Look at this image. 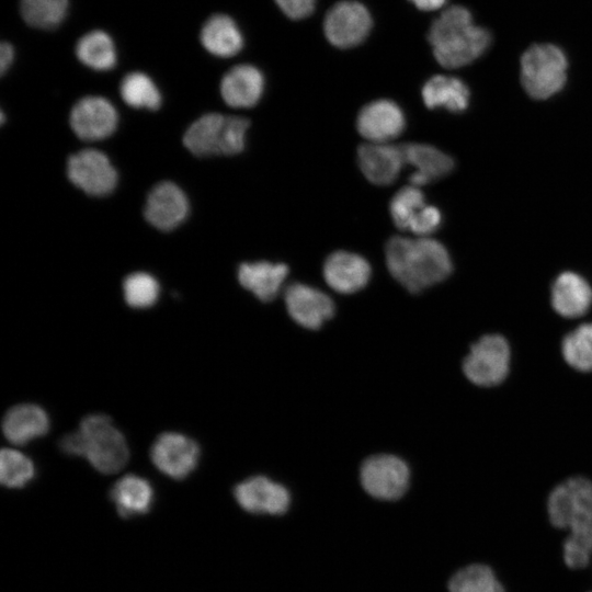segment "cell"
<instances>
[{"label": "cell", "mask_w": 592, "mask_h": 592, "mask_svg": "<svg viewBox=\"0 0 592 592\" xmlns=\"http://www.w3.org/2000/svg\"><path fill=\"white\" fill-rule=\"evenodd\" d=\"M4 118H5L4 113H3V111L1 110V124L4 123Z\"/></svg>", "instance_id": "obj_39"}, {"label": "cell", "mask_w": 592, "mask_h": 592, "mask_svg": "<svg viewBox=\"0 0 592 592\" xmlns=\"http://www.w3.org/2000/svg\"><path fill=\"white\" fill-rule=\"evenodd\" d=\"M401 109L390 100H375L361 109L356 118L358 133L368 143H388L405 129Z\"/></svg>", "instance_id": "obj_16"}, {"label": "cell", "mask_w": 592, "mask_h": 592, "mask_svg": "<svg viewBox=\"0 0 592 592\" xmlns=\"http://www.w3.org/2000/svg\"><path fill=\"white\" fill-rule=\"evenodd\" d=\"M401 147L405 163L414 168L409 177L411 185L421 187L447 175L454 168V160L434 146L410 143Z\"/></svg>", "instance_id": "obj_20"}, {"label": "cell", "mask_w": 592, "mask_h": 592, "mask_svg": "<svg viewBox=\"0 0 592 592\" xmlns=\"http://www.w3.org/2000/svg\"><path fill=\"white\" fill-rule=\"evenodd\" d=\"M110 497L123 517L145 514L150 510L153 491L148 480L126 475L115 482Z\"/></svg>", "instance_id": "obj_25"}, {"label": "cell", "mask_w": 592, "mask_h": 592, "mask_svg": "<svg viewBox=\"0 0 592 592\" xmlns=\"http://www.w3.org/2000/svg\"><path fill=\"white\" fill-rule=\"evenodd\" d=\"M323 278L340 294H354L363 289L372 275L369 263L360 254L348 251L331 253L323 264Z\"/></svg>", "instance_id": "obj_17"}, {"label": "cell", "mask_w": 592, "mask_h": 592, "mask_svg": "<svg viewBox=\"0 0 592 592\" xmlns=\"http://www.w3.org/2000/svg\"><path fill=\"white\" fill-rule=\"evenodd\" d=\"M357 161L365 178L376 185L392 183L405 163L401 145L366 143L358 147Z\"/></svg>", "instance_id": "obj_18"}, {"label": "cell", "mask_w": 592, "mask_h": 592, "mask_svg": "<svg viewBox=\"0 0 592 592\" xmlns=\"http://www.w3.org/2000/svg\"><path fill=\"white\" fill-rule=\"evenodd\" d=\"M287 275L286 264L267 261L244 262L238 269L240 285L264 303L277 297Z\"/></svg>", "instance_id": "obj_22"}, {"label": "cell", "mask_w": 592, "mask_h": 592, "mask_svg": "<svg viewBox=\"0 0 592 592\" xmlns=\"http://www.w3.org/2000/svg\"><path fill=\"white\" fill-rule=\"evenodd\" d=\"M155 466L173 479H183L196 467L200 448L192 439L174 432L157 437L150 449Z\"/></svg>", "instance_id": "obj_13"}, {"label": "cell", "mask_w": 592, "mask_h": 592, "mask_svg": "<svg viewBox=\"0 0 592 592\" xmlns=\"http://www.w3.org/2000/svg\"><path fill=\"white\" fill-rule=\"evenodd\" d=\"M317 0H275L282 12L293 19L300 20L310 15Z\"/></svg>", "instance_id": "obj_36"}, {"label": "cell", "mask_w": 592, "mask_h": 592, "mask_svg": "<svg viewBox=\"0 0 592 592\" xmlns=\"http://www.w3.org/2000/svg\"><path fill=\"white\" fill-rule=\"evenodd\" d=\"M284 304L291 319L308 330L320 329L335 312L330 296L303 283H292L285 288Z\"/></svg>", "instance_id": "obj_11"}, {"label": "cell", "mask_w": 592, "mask_h": 592, "mask_svg": "<svg viewBox=\"0 0 592 592\" xmlns=\"http://www.w3.org/2000/svg\"><path fill=\"white\" fill-rule=\"evenodd\" d=\"M264 90V77L252 65H237L220 81V94L231 107L244 109L255 105Z\"/></svg>", "instance_id": "obj_19"}, {"label": "cell", "mask_w": 592, "mask_h": 592, "mask_svg": "<svg viewBox=\"0 0 592 592\" xmlns=\"http://www.w3.org/2000/svg\"><path fill=\"white\" fill-rule=\"evenodd\" d=\"M411 1L419 10L423 11H433L443 7L446 0H409Z\"/></svg>", "instance_id": "obj_38"}, {"label": "cell", "mask_w": 592, "mask_h": 592, "mask_svg": "<svg viewBox=\"0 0 592 592\" xmlns=\"http://www.w3.org/2000/svg\"><path fill=\"white\" fill-rule=\"evenodd\" d=\"M59 445L68 455L86 457L103 474L117 473L128 460L126 441L105 414L87 415L79 429L65 435Z\"/></svg>", "instance_id": "obj_4"}, {"label": "cell", "mask_w": 592, "mask_h": 592, "mask_svg": "<svg viewBox=\"0 0 592 592\" xmlns=\"http://www.w3.org/2000/svg\"><path fill=\"white\" fill-rule=\"evenodd\" d=\"M14 59V49L13 46L8 42H2L0 46V72L4 75L5 71L10 68Z\"/></svg>", "instance_id": "obj_37"}, {"label": "cell", "mask_w": 592, "mask_h": 592, "mask_svg": "<svg viewBox=\"0 0 592 592\" xmlns=\"http://www.w3.org/2000/svg\"><path fill=\"white\" fill-rule=\"evenodd\" d=\"M238 504L254 514H284L291 504L289 491L283 485L265 477L253 476L234 489Z\"/></svg>", "instance_id": "obj_14"}, {"label": "cell", "mask_w": 592, "mask_h": 592, "mask_svg": "<svg viewBox=\"0 0 592 592\" xmlns=\"http://www.w3.org/2000/svg\"><path fill=\"white\" fill-rule=\"evenodd\" d=\"M442 215L439 208L432 205H425L422 210L412 220L409 231L417 237H429L441 225Z\"/></svg>", "instance_id": "obj_35"}, {"label": "cell", "mask_w": 592, "mask_h": 592, "mask_svg": "<svg viewBox=\"0 0 592 592\" xmlns=\"http://www.w3.org/2000/svg\"><path fill=\"white\" fill-rule=\"evenodd\" d=\"M117 112L112 103L96 95L78 100L69 115L72 132L86 141L101 140L111 136L117 126Z\"/></svg>", "instance_id": "obj_12"}, {"label": "cell", "mask_w": 592, "mask_h": 592, "mask_svg": "<svg viewBox=\"0 0 592 592\" xmlns=\"http://www.w3.org/2000/svg\"><path fill=\"white\" fill-rule=\"evenodd\" d=\"M428 39L436 61L454 69L480 57L490 46L491 34L474 22L469 10L454 5L433 21Z\"/></svg>", "instance_id": "obj_3"}, {"label": "cell", "mask_w": 592, "mask_h": 592, "mask_svg": "<svg viewBox=\"0 0 592 592\" xmlns=\"http://www.w3.org/2000/svg\"><path fill=\"white\" fill-rule=\"evenodd\" d=\"M123 101L135 109L158 110L161 104L160 92L146 73L135 71L127 73L119 86Z\"/></svg>", "instance_id": "obj_29"}, {"label": "cell", "mask_w": 592, "mask_h": 592, "mask_svg": "<svg viewBox=\"0 0 592 592\" xmlns=\"http://www.w3.org/2000/svg\"><path fill=\"white\" fill-rule=\"evenodd\" d=\"M189 208L185 193L175 183L162 181L150 190L144 216L156 229L170 231L185 219Z\"/></svg>", "instance_id": "obj_15"}, {"label": "cell", "mask_w": 592, "mask_h": 592, "mask_svg": "<svg viewBox=\"0 0 592 592\" xmlns=\"http://www.w3.org/2000/svg\"><path fill=\"white\" fill-rule=\"evenodd\" d=\"M123 292L130 307L148 308L158 299L159 283L149 273L135 272L124 278Z\"/></svg>", "instance_id": "obj_34"}, {"label": "cell", "mask_w": 592, "mask_h": 592, "mask_svg": "<svg viewBox=\"0 0 592 592\" xmlns=\"http://www.w3.org/2000/svg\"><path fill=\"white\" fill-rule=\"evenodd\" d=\"M69 0H20V12L26 24L54 30L68 14Z\"/></svg>", "instance_id": "obj_28"}, {"label": "cell", "mask_w": 592, "mask_h": 592, "mask_svg": "<svg viewBox=\"0 0 592 592\" xmlns=\"http://www.w3.org/2000/svg\"><path fill=\"white\" fill-rule=\"evenodd\" d=\"M203 47L214 56L228 58L243 47V36L237 23L227 14H214L204 23L201 35Z\"/></svg>", "instance_id": "obj_24"}, {"label": "cell", "mask_w": 592, "mask_h": 592, "mask_svg": "<svg viewBox=\"0 0 592 592\" xmlns=\"http://www.w3.org/2000/svg\"><path fill=\"white\" fill-rule=\"evenodd\" d=\"M449 592H505L492 569L470 565L458 570L448 582Z\"/></svg>", "instance_id": "obj_30"}, {"label": "cell", "mask_w": 592, "mask_h": 592, "mask_svg": "<svg viewBox=\"0 0 592 592\" xmlns=\"http://www.w3.org/2000/svg\"><path fill=\"white\" fill-rule=\"evenodd\" d=\"M547 511L554 526L569 531L563 543L566 565L585 567L592 554V483L583 477L565 480L550 492Z\"/></svg>", "instance_id": "obj_1"}, {"label": "cell", "mask_w": 592, "mask_h": 592, "mask_svg": "<svg viewBox=\"0 0 592 592\" xmlns=\"http://www.w3.org/2000/svg\"><path fill=\"white\" fill-rule=\"evenodd\" d=\"M249 126L244 117L207 113L187 127L183 144L197 157L237 155L244 148Z\"/></svg>", "instance_id": "obj_5"}, {"label": "cell", "mask_w": 592, "mask_h": 592, "mask_svg": "<svg viewBox=\"0 0 592 592\" xmlns=\"http://www.w3.org/2000/svg\"><path fill=\"white\" fill-rule=\"evenodd\" d=\"M373 20L367 8L353 0L333 4L323 20L327 39L338 48L361 44L369 34Z\"/></svg>", "instance_id": "obj_10"}, {"label": "cell", "mask_w": 592, "mask_h": 592, "mask_svg": "<svg viewBox=\"0 0 592 592\" xmlns=\"http://www.w3.org/2000/svg\"><path fill=\"white\" fill-rule=\"evenodd\" d=\"M561 351L566 362L581 372H592V323H583L562 340Z\"/></svg>", "instance_id": "obj_31"}, {"label": "cell", "mask_w": 592, "mask_h": 592, "mask_svg": "<svg viewBox=\"0 0 592 592\" xmlns=\"http://www.w3.org/2000/svg\"><path fill=\"white\" fill-rule=\"evenodd\" d=\"M76 56L84 66L99 71L112 69L116 64L114 42L101 30H93L78 39Z\"/></svg>", "instance_id": "obj_27"}, {"label": "cell", "mask_w": 592, "mask_h": 592, "mask_svg": "<svg viewBox=\"0 0 592 592\" xmlns=\"http://www.w3.org/2000/svg\"><path fill=\"white\" fill-rule=\"evenodd\" d=\"M469 89L458 78L436 75L431 77L422 88V99L429 109L443 107L458 113L467 109Z\"/></svg>", "instance_id": "obj_26"}, {"label": "cell", "mask_w": 592, "mask_h": 592, "mask_svg": "<svg viewBox=\"0 0 592 592\" xmlns=\"http://www.w3.org/2000/svg\"><path fill=\"white\" fill-rule=\"evenodd\" d=\"M425 205V197L420 187L411 184L401 187L392 196L389 205L394 224L400 230H409L412 220Z\"/></svg>", "instance_id": "obj_32"}, {"label": "cell", "mask_w": 592, "mask_h": 592, "mask_svg": "<svg viewBox=\"0 0 592 592\" xmlns=\"http://www.w3.org/2000/svg\"><path fill=\"white\" fill-rule=\"evenodd\" d=\"M510 346L500 334H487L475 342L463 362L466 377L478 386L503 382L509 373Z\"/></svg>", "instance_id": "obj_8"}, {"label": "cell", "mask_w": 592, "mask_h": 592, "mask_svg": "<svg viewBox=\"0 0 592 592\" xmlns=\"http://www.w3.org/2000/svg\"><path fill=\"white\" fill-rule=\"evenodd\" d=\"M360 481L363 489L375 499L398 500L409 488L410 468L396 455L375 454L362 463Z\"/></svg>", "instance_id": "obj_7"}, {"label": "cell", "mask_w": 592, "mask_h": 592, "mask_svg": "<svg viewBox=\"0 0 592 592\" xmlns=\"http://www.w3.org/2000/svg\"><path fill=\"white\" fill-rule=\"evenodd\" d=\"M385 254L390 275L411 294L441 283L453 270L446 248L430 237L395 236Z\"/></svg>", "instance_id": "obj_2"}, {"label": "cell", "mask_w": 592, "mask_h": 592, "mask_svg": "<svg viewBox=\"0 0 592 592\" xmlns=\"http://www.w3.org/2000/svg\"><path fill=\"white\" fill-rule=\"evenodd\" d=\"M69 181L91 196L112 193L117 183V172L105 153L96 149H82L67 160Z\"/></svg>", "instance_id": "obj_9"}, {"label": "cell", "mask_w": 592, "mask_h": 592, "mask_svg": "<svg viewBox=\"0 0 592 592\" xmlns=\"http://www.w3.org/2000/svg\"><path fill=\"white\" fill-rule=\"evenodd\" d=\"M551 305L566 318L583 316L592 305V287L574 272L559 274L551 287Z\"/></svg>", "instance_id": "obj_21"}, {"label": "cell", "mask_w": 592, "mask_h": 592, "mask_svg": "<svg viewBox=\"0 0 592 592\" xmlns=\"http://www.w3.org/2000/svg\"><path fill=\"white\" fill-rule=\"evenodd\" d=\"M568 61L561 48L535 44L521 58V82L533 99L543 100L559 92L567 80Z\"/></svg>", "instance_id": "obj_6"}, {"label": "cell", "mask_w": 592, "mask_h": 592, "mask_svg": "<svg viewBox=\"0 0 592 592\" xmlns=\"http://www.w3.org/2000/svg\"><path fill=\"white\" fill-rule=\"evenodd\" d=\"M48 428V415L39 406L33 403L12 407L2 422L5 439L15 445H23L45 435Z\"/></svg>", "instance_id": "obj_23"}, {"label": "cell", "mask_w": 592, "mask_h": 592, "mask_svg": "<svg viewBox=\"0 0 592 592\" xmlns=\"http://www.w3.org/2000/svg\"><path fill=\"white\" fill-rule=\"evenodd\" d=\"M35 476L32 460L15 449L3 448L0 455V479L9 488L26 486Z\"/></svg>", "instance_id": "obj_33"}]
</instances>
